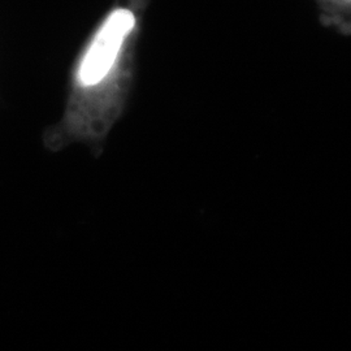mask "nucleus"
Masks as SVG:
<instances>
[{
    "instance_id": "obj_1",
    "label": "nucleus",
    "mask_w": 351,
    "mask_h": 351,
    "mask_svg": "<svg viewBox=\"0 0 351 351\" xmlns=\"http://www.w3.org/2000/svg\"><path fill=\"white\" fill-rule=\"evenodd\" d=\"M151 0H116L80 52L72 73V129L98 137L125 107Z\"/></svg>"
},
{
    "instance_id": "obj_2",
    "label": "nucleus",
    "mask_w": 351,
    "mask_h": 351,
    "mask_svg": "<svg viewBox=\"0 0 351 351\" xmlns=\"http://www.w3.org/2000/svg\"><path fill=\"white\" fill-rule=\"evenodd\" d=\"M320 24L343 37L351 34V0H315Z\"/></svg>"
}]
</instances>
